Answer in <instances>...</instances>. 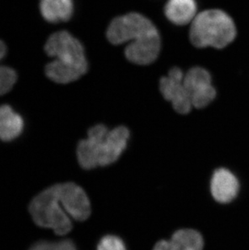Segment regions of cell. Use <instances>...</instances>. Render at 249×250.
Returning a JSON list of instances; mask_svg holds the SVG:
<instances>
[{
  "mask_svg": "<svg viewBox=\"0 0 249 250\" xmlns=\"http://www.w3.org/2000/svg\"><path fill=\"white\" fill-rule=\"evenodd\" d=\"M28 210L38 227L52 229L58 236H65L72 230V220L84 221L92 212L86 192L74 182L44 189L31 201Z\"/></svg>",
  "mask_w": 249,
  "mask_h": 250,
  "instance_id": "6da1fadb",
  "label": "cell"
},
{
  "mask_svg": "<svg viewBox=\"0 0 249 250\" xmlns=\"http://www.w3.org/2000/svg\"><path fill=\"white\" fill-rule=\"evenodd\" d=\"M45 50L49 56L54 58L45 66V74L55 83H71L87 72L83 46L68 32L60 31L52 34L45 43Z\"/></svg>",
  "mask_w": 249,
  "mask_h": 250,
  "instance_id": "7a4b0ae2",
  "label": "cell"
},
{
  "mask_svg": "<svg viewBox=\"0 0 249 250\" xmlns=\"http://www.w3.org/2000/svg\"><path fill=\"white\" fill-rule=\"evenodd\" d=\"M129 138V130L124 126L108 130L105 125H95L88 130L87 139L78 144L80 166L90 170L114 163L124 151Z\"/></svg>",
  "mask_w": 249,
  "mask_h": 250,
  "instance_id": "3957f363",
  "label": "cell"
},
{
  "mask_svg": "<svg viewBox=\"0 0 249 250\" xmlns=\"http://www.w3.org/2000/svg\"><path fill=\"white\" fill-rule=\"evenodd\" d=\"M235 36V23L222 10H207L197 15L192 21L190 40L197 47L223 49L232 42Z\"/></svg>",
  "mask_w": 249,
  "mask_h": 250,
  "instance_id": "277c9868",
  "label": "cell"
},
{
  "mask_svg": "<svg viewBox=\"0 0 249 250\" xmlns=\"http://www.w3.org/2000/svg\"><path fill=\"white\" fill-rule=\"evenodd\" d=\"M157 34V28L150 20L134 12L117 17L107 30V38L113 45L129 42V44H135Z\"/></svg>",
  "mask_w": 249,
  "mask_h": 250,
  "instance_id": "5b68a950",
  "label": "cell"
},
{
  "mask_svg": "<svg viewBox=\"0 0 249 250\" xmlns=\"http://www.w3.org/2000/svg\"><path fill=\"white\" fill-rule=\"evenodd\" d=\"M184 83L192 105L202 109L216 97V90L212 85L211 76L202 67H193L184 77Z\"/></svg>",
  "mask_w": 249,
  "mask_h": 250,
  "instance_id": "8992f818",
  "label": "cell"
},
{
  "mask_svg": "<svg viewBox=\"0 0 249 250\" xmlns=\"http://www.w3.org/2000/svg\"><path fill=\"white\" fill-rule=\"evenodd\" d=\"M184 77L183 71L174 67L160 82V92L164 97L172 103L176 112L182 114L188 113L193 106L184 83Z\"/></svg>",
  "mask_w": 249,
  "mask_h": 250,
  "instance_id": "52a82bcc",
  "label": "cell"
},
{
  "mask_svg": "<svg viewBox=\"0 0 249 250\" xmlns=\"http://www.w3.org/2000/svg\"><path fill=\"white\" fill-rule=\"evenodd\" d=\"M239 189L240 184L232 172L224 167L214 171L210 181V191L217 202L230 203L237 196Z\"/></svg>",
  "mask_w": 249,
  "mask_h": 250,
  "instance_id": "ba28073f",
  "label": "cell"
},
{
  "mask_svg": "<svg viewBox=\"0 0 249 250\" xmlns=\"http://www.w3.org/2000/svg\"><path fill=\"white\" fill-rule=\"evenodd\" d=\"M204 240L200 232L193 229L176 231L169 241L161 240L153 250H203Z\"/></svg>",
  "mask_w": 249,
  "mask_h": 250,
  "instance_id": "9c48e42d",
  "label": "cell"
},
{
  "mask_svg": "<svg viewBox=\"0 0 249 250\" xmlns=\"http://www.w3.org/2000/svg\"><path fill=\"white\" fill-rule=\"evenodd\" d=\"M160 34L153 36L137 44H129L124 55L129 61L139 65L150 64L157 59L160 50Z\"/></svg>",
  "mask_w": 249,
  "mask_h": 250,
  "instance_id": "30bf717a",
  "label": "cell"
},
{
  "mask_svg": "<svg viewBox=\"0 0 249 250\" xmlns=\"http://www.w3.org/2000/svg\"><path fill=\"white\" fill-rule=\"evenodd\" d=\"M24 130V120L12 107L3 104L0 106V139L10 142L19 137Z\"/></svg>",
  "mask_w": 249,
  "mask_h": 250,
  "instance_id": "8fae6325",
  "label": "cell"
},
{
  "mask_svg": "<svg viewBox=\"0 0 249 250\" xmlns=\"http://www.w3.org/2000/svg\"><path fill=\"white\" fill-rule=\"evenodd\" d=\"M195 0H167L165 12L167 19L176 25H185L196 17Z\"/></svg>",
  "mask_w": 249,
  "mask_h": 250,
  "instance_id": "7c38bea8",
  "label": "cell"
},
{
  "mask_svg": "<svg viewBox=\"0 0 249 250\" xmlns=\"http://www.w3.org/2000/svg\"><path fill=\"white\" fill-rule=\"evenodd\" d=\"M41 13L50 23L67 21L74 12L72 0H41Z\"/></svg>",
  "mask_w": 249,
  "mask_h": 250,
  "instance_id": "4fadbf2b",
  "label": "cell"
},
{
  "mask_svg": "<svg viewBox=\"0 0 249 250\" xmlns=\"http://www.w3.org/2000/svg\"><path fill=\"white\" fill-rule=\"evenodd\" d=\"M28 250H77L71 240L59 241H39Z\"/></svg>",
  "mask_w": 249,
  "mask_h": 250,
  "instance_id": "5bb4252c",
  "label": "cell"
},
{
  "mask_svg": "<svg viewBox=\"0 0 249 250\" xmlns=\"http://www.w3.org/2000/svg\"><path fill=\"white\" fill-rule=\"evenodd\" d=\"M17 81V72L8 66H0V96L12 89Z\"/></svg>",
  "mask_w": 249,
  "mask_h": 250,
  "instance_id": "9a60e30c",
  "label": "cell"
},
{
  "mask_svg": "<svg viewBox=\"0 0 249 250\" xmlns=\"http://www.w3.org/2000/svg\"><path fill=\"white\" fill-rule=\"evenodd\" d=\"M97 250H127L124 241L117 236L107 235L101 238Z\"/></svg>",
  "mask_w": 249,
  "mask_h": 250,
  "instance_id": "2e32d148",
  "label": "cell"
},
{
  "mask_svg": "<svg viewBox=\"0 0 249 250\" xmlns=\"http://www.w3.org/2000/svg\"><path fill=\"white\" fill-rule=\"evenodd\" d=\"M6 53H7V47L4 43L0 40V61L4 58Z\"/></svg>",
  "mask_w": 249,
  "mask_h": 250,
  "instance_id": "e0dca14e",
  "label": "cell"
}]
</instances>
